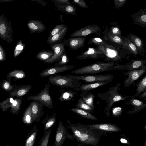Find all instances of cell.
<instances>
[{
  "mask_svg": "<svg viewBox=\"0 0 146 146\" xmlns=\"http://www.w3.org/2000/svg\"><path fill=\"white\" fill-rule=\"evenodd\" d=\"M10 146L8 145H6V146Z\"/></svg>",
  "mask_w": 146,
  "mask_h": 146,
  "instance_id": "obj_57",
  "label": "cell"
},
{
  "mask_svg": "<svg viewBox=\"0 0 146 146\" xmlns=\"http://www.w3.org/2000/svg\"><path fill=\"white\" fill-rule=\"evenodd\" d=\"M66 26L64 24H59L55 26L50 31L47 39H50L52 36L61 31Z\"/></svg>",
  "mask_w": 146,
  "mask_h": 146,
  "instance_id": "obj_46",
  "label": "cell"
},
{
  "mask_svg": "<svg viewBox=\"0 0 146 146\" xmlns=\"http://www.w3.org/2000/svg\"><path fill=\"white\" fill-rule=\"evenodd\" d=\"M98 49L104 55V60L115 63L126 58L127 54H130L127 50L117 44L106 42L104 45L98 46Z\"/></svg>",
  "mask_w": 146,
  "mask_h": 146,
  "instance_id": "obj_1",
  "label": "cell"
},
{
  "mask_svg": "<svg viewBox=\"0 0 146 146\" xmlns=\"http://www.w3.org/2000/svg\"><path fill=\"white\" fill-rule=\"evenodd\" d=\"M104 55L98 48H88V50L81 53L76 57V58L79 60L87 59H104Z\"/></svg>",
  "mask_w": 146,
  "mask_h": 146,
  "instance_id": "obj_13",
  "label": "cell"
},
{
  "mask_svg": "<svg viewBox=\"0 0 146 146\" xmlns=\"http://www.w3.org/2000/svg\"><path fill=\"white\" fill-rule=\"evenodd\" d=\"M59 5H55L58 9L65 12L66 14L72 15L76 14V8L72 4H65L62 3Z\"/></svg>",
  "mask_w": 146,
  "mask_h": 146,
  "instance_id": "obj_31",
  "label": "cell"
},
{
  "mask_svg": "<svg viewBox=\"0 0 146 146\" xmlns=\"http://www.w3.org/2000/svg\"><path fill=\"white\" fill-rule=\"evenodd\" d=\"M120 141L121 142H122V143H127V141L123 138H121L120 139Z\"/></svg>",
  "mask_w": 146,
  "mask_h": 146,
  "instance_id": "obj_54",
  "label": "cell"
},
{
  "mask_svg": "<svg viewBox=\"0 0 146 146\" xmlns=\"http://www.w3.org/2000/svg\"><path fill=\"white\" fill-rule=\"evenodd\" d=\"M139 98H144V100H146V90L143 92L139 96Z\"/></svg>",
  "mask_w": 146,
  "mask_h": 146,
  "instance_id": "obj_53",
  "label": "cell"
},
{
  "mask_svg": "<svg viewBox=\"0 0 146 146\" xmlns=\"http://www.w3.org/2000/svg\"><path fill=\"white\" fill-rule=\"evenodd\" d=\"M66 53V51L62 56L61 59L54 65L56 66H63L67 65L69 62V60L67 56Z\"/></svg>",
  "mask_w": 146,
  "mask_h": 146,
  "instance_id": "obj_47",
  "label": "cell"
},
{
  "mask_svg": "<svg viewBox=\"0 0 146 146\" xmlns=\"http://www.w3.org/2000/svg\"><path fill=\"white\" fill-rule=\"evenodd\" d=\"M11 78H8L3 80L1 83V87L2 89L6 92H9L16 85V84L12 85Z\"/></svg>",
  "mask_w": 146,
  "mask_h": 146,
  "instance_id": "obj_41",
  "label": "cell"
},
{
  "mask_svg": "<svg viewBox=\"0 0 146 146\" xmlns=\"http://www.w3.org/2000/svg\"><path fill=\"white\" fill-rule=\"evenodd\" d=\"M14 0H0V3L7 2L13 1Z\"/></svg>",
  "mask_w": 146,
  "mask_h": 146,
  "instance_id": "obj_55",
  "label": "cell"
},
{
  "mask_svg": "<svg viewBox=\"0 0 146 146\" xmlns=\"http://www.w3.org/2000/svg\"><path fill=\"white\" fill-rule=\"evenodd\" d=\"M110 24L112 25V26L109 30L107 25L106 26L105 28L108 33L115 35L122 36L119 26L117 24V23L114 22L111 23Z\"/></svg>",
  "mask_w": 146,
  "mask_h": 146,
  "instance_id": "obj_37",
  "label": "cell"
},
{
  "mask_svg": "<svg viewBox=\"0 0 146 146\" xmlns=\"http://www.w3.org/2000/svg\"><path fill=\"white\" fill-rule=\"evenodd\" d=\"M25 47V44L23 43L22 40H19L14 49V57H16L19 55L23 51Z\"/></svg>",
  "mask_w": 146,
  "mask_h": 146,
  "instance_id": "obj_43",
  "label": "cell"
},
{
  "mask_svg": "<svg viewBox=\"0 0 146 146\" xmlns=\"http://www.w3.org/2000/svg\"><path fill=\"white\" fill-rule=\"evenodd\" d=\"M32 86L31 85H21L15 86L9 92V96L16 97H22L26 94L31 89Z\"/></svg>",
  "mask_w": 146,
  "mask_h": 146,
  "instance_id": "obj_19",
  "label": "cell"
},
{
  "mask_svg": "<svg viewBox=\"0 0 146 146\" xmlns=\"http://www.w3.org/2000/svg\"><path fill=\"white\" fill-rule=\"evenodd\" d=\"M65 45L62 42L51 45V48L53 50V55L45 62L51 63L59 61L64 53L65 50Z\"/></svg>",
  "mask_w": 146,
  "mask_h": 146,
  "instance_id": "obj_14",
  "label": "cell"
},
{
  "mask_svg": "<svg viewBox=\"0 0 146 146\" xmlns=\"http://www.w3.org/2000/svg\"><path fill=\"white\" fill-rule=\"evenodd\" d=\"M102 30L98 25H90L74 32L70 35L71 37H82L89 35L96 34L99 35Z\"/></svg>",
  "mask_w": 146,
  "mask_h": 146,
  "instance_id": "obj_9",
  "label": "cell"
},
{
  "mask_svg": "<svg viewBox=\"0 0 146 146\" xmlns=\"http://www.w3.org/2000/svg\"><path fill=\"white\" fill-rule=\"evenodd\" d=\"M114 66V63L99 61L74 70L71 73L79 74H95L111 70Z\"/></svg>",
  "mask_w": 146,
  "mask_h": 146,
  "instance_id": "obj_3",
  "label": "cell"
},
{
  "mask_svg": "<svg viewBox=\"0 0 146 146\" xmlns=\"http://www.w3.org/2000/svg\"><path fill=\"white\" fill-rule=\"evenodd\" d=\"M53 54V51L50 50H42L37 54L36 58L45 62L49 59Z\"/></svg>",
  "mask_w": 146,
  "mask_h": 146,
  "instance_id": "obj_38",
  "label": "cell"
},
{
  "mask_svg": "<svg viewBox=\"0 0 146 146\" xmlns=\"http://www.w3.org/2000/svg\"><path fill=\"white\" fill-rule=\"evenodd\" d=\"M85 41L86 39L83 37H72L62 43L68 46L70 50H77L84 45Z\"/></svg>",
  "mask_w": 146,
  "mask_h": 146,
  "instance_id": "obj_17",
  "label": "cell"
},
{
  "mask_svg": "<svg viewBox=\"0 0 146 146\" xmlns=\"http://www.w3.org/2000/svg\"><path fill=\"white\" fill-rule=\"evenodd\" d=\"M58 3L65 4H72L68 0H51Z\"/></svg>",
  "mask_w": 146,
  "mask_h": 146,
  "instance_id": "obj_52",
  "label": "cell"
},
{
  "mask_svg": "<svg viewBox=\"0 0 146 146\" xmlns=\"http://www.w3.org/2000/svg\"><path fill=\"white\" fill-rule=\"evenodd\" d=\"M32 123L39 121L44 113V106L40 102L34 101L30 104Z\"/></svg>",
  "mask_w": 146,
  "mask_h": 146,
  "instance_id": "obj_15",
  "label": "cell"
},
{
  "mask_svg": "<svg viewBox=\"0 0 146 146\" xmlns=\"http://www.w3.org/2000/svg\"><path fill=\"white\" fill-rule=\"evenodd\" d=\"M136 92L133 95L137 97L143 92L146 90V75L136 84Z\"/></svg>",
  "mask_w": 146,
  "mask_h": 146,
  "instance_id": "obj_32",
  "label": "cell"
},
{
  "mask_svg": "<svg viewBox=\"0 0 146 146\" xmlns=\"http://www.w3.org/2000/svg\"><path fill=\"white\" fill-rule=\"evenodd\" d=\"M106 41L103 39L97 37H93L90 39L88 42L89 44H94L98 46L105 44Z\"/></svg>",
  "mask_w": 146,
  "mask_h": 146,
  "instance_id": "obj_45",
  "label": "cell"
},
{
  "mask_svg": "<svg viewBox=\"0 0 146 146\" xmlns=\"http://www.w3.org/2000/svg\"><path fill=\"white\" fill-rule=\"evenodd\" d=\"M145 145H144V146H145Z\"/></svg>",
  "mask_w": 146,
  "mask_h": 146,
  "instance_id": "obj_56",
  "label": "cell"
},
{
  "mask_svg": "<svg viewBox=\"0 0 146 146\" xmlns=\"http://www.w3.org/2000/svg\"><path fill=\"white\" fill-rule=\"evenodd\" d=\"M48 81L50 84L54 86L62 88H72L77 91L79 90L82 84L81 82L76 79L60 74L50 76Z\"/></svg>",
  "mask_w": 146,
  "mask_h": 146,
  "instance_id": "obj_5",
  "label": "cell"
},
{
  "mask_svg": "<svg viewBox=\"0 0 146 146\" xmlns=\"http://www.w3.org/2000/svg\"><path fill=\"white\" fill-rule=\"evenodd\" d=\"M26 74L25 72L20 70H15L9 72L6 75L8 78H14V80L21 79L26 77Z\"/></svg>",
  "mask_w": 146,
  "mask_h": 146,
  "instance_id": "obj_36",
  "label": "cell"
},
{
  "mask_svg": "<svg viewBox=\"0 0 146 146\" xmlns=\"http://www.w3.org/2000/svg\"><path fill=\"white\" fill-rule=\"evenodd\" d=\"M130 18L133 21V24L141 27H146V9L141 8L135 13L130 16Z\"/></svg>",
  "mask_w": 146,
  "mask_h": 146,
  "instance_id": "obj_18",
  "label": "cell"
},
{
  "mask_svg": "<svg viewBox=\"0 0 146 146\" xmlns=\"http://www.w3.org/2000/svg\"><path fill=\"white\" fill-rule=\"evenodd\" d=\"M102 33L104 34L102 36L103 39L107 42L117 44L120 46L123 43V36H121L109 34L105 28Z\"/></svg>",
  "mask_w": 146,
  "mask_h": 146,
  "instance_id": "obj_24",
  "label": "cell"
},
{
  "mask_svg": "<svg viewBox=\"0 0 146 146\" xmlns=\"http://www.w3.org/2000/svg\"><path fill=\"white\" fill-rule=\"evenodd\" d=\"M76 67L73 65L50 67L42 71L39 75L42 78L50 76L70 70Z\"/></svg>",
  "mask_w": 146,
  "mask_h": 146,
  "instance_id": "obj_12",
  "label": "cell"
},
{
  "mask_svg": "<svg viewBox=\"0 0 146 146\" xmlns=\"http://www.w3.org/2000/svg\"><path fill=\"white\" fill-rule=\"evenodd\" d=\"M146 71V66L137 69L128 71L124 73L125 76H127V78H125L124 82V85L125 88H127L140 78Z\"/></svg>",
  "mask_w": 146,
  "mask_h": 146,
  "instance_id": "obj_11",
  "label": "cell"
},
{
  "mask_svg": "<svg viewBox=\"0 0 146 146\" xmlns=\"http://www.w3.org/2000/svg\"><path fill=\"white\" fill-rule=\"evenodd\" d=\"M65 76L68 77L74 78L79 81H84L86 83L109 80L112 81L114 77L113 74H111L80 76L66 75Z\"/></svg>",
  "mask_w": 146,
  "mask_h": 146,
  "instance_id": "obj_8",
  "label": "cell"
},
{
  "mask_svg": "<svg viewBox=\"0 0 146 146\" xmlns=\"http://www.w3.org/2000/svg\"><path fill=\"white\" fill-rule=\"evenodd\" d=\"M56 121L55 113L50 116L48 115L42 122L44 125V133L46 131L55 123Z\"/></svg>",
  "mask_w": 146,
  "mask_h": 146,
  "instance_id": "obj_33",
  "label": "cell"
},
{
  "mask_svg": "<svg viewBox=\"0 0 146 146\" xmlns=\"http://www.w3.org/2000/svg\"><path fill=\"white\" fill-rule=\"evenodd\" d=\"M68 30L66 26L61 31L57 33L48 39H47V43L51 45L56 44L62 39L66 35Z\"/></svg>",
  "mask_w": 146,
  "mask_h": 146,
  "instance_id": "obj_28",
  "label": "cell"
},
{
  "mask_svg": "<svg viewBox=\"0 0 146 146\" xmlns=\"http://www.w3.org/2000/svg\"><path fill=\"white\" fill-rule=\"evenodd\" d=\"M76 107L89 113H93L94 110L87 104L81 98L77 100Z\"/></svg>",
  "mask_w": 146,
  "mask_h": 146,
  "instance_id": "obj_40",
  "label": "cell"
},
{
  "mask_svg": "<svg viewBox=\"0 0 146 146\" xmlns=\"http://www.w3.org/2000/svg\"><path fill=\"white\" fill-rule=\"evenodd\" d=\"M121 83H118L115 86L110 88L106 92L98 94V96L101 99L106 102L107 105L105 108L104 111L108 117L110 115L111 107L115 102L126 100L129 97V96L119 93V91L121 89Z\"/></svg>",
  "mask_w": 146,
  "mask_h": 146,
  "instance_id": "obj_2",
  "label": "cell"
},
{
  "mask_svg": "<svg viewBox=\"0 0 146 146\" xmlns=\"http://www.w3.org/2000/svg\"><path fill=\"white\" fill-rule=\"evenodd\" d=\"M90 129H97L110 132H117L121 129L117 126L110 124H97L88 125Z\"/></svg>",
  "mask_w": 146,
  "mask_h": 146,
  "instance_id": "obj_23",
  "label": "cell"
},
{
  "mask_svg": "<svg viewBox=\"0 0 146 146\" xmlns=\"http://www.w3.org/2000/svg\"><path fill=\"white\" fill-rule=\"evenodd\" d=\"M73 3L74 4H76L80 7L86 8H88L87 4L83 0H73Z\"/></svg>",
  "mask_w": 146,
  "mask_h": 146,
  "instance_id": "obj_50",
  "label": "cell"
},
{
  "mask_svg": "<svg viewBox=\"0 0 146 146\" xmlns=\"http://www.w3.org/2000/svg\"><path fill=\"white\" fill-rule=\"evenodd\" d=\"M22 100V97L17 98L14 100L11 107L10 110L11 113L14 115H17L21 109Z\"/></svg>",
  "mask_w": 146,
  "mask_h": 146,
  "instance_id": "obj_34",
  "label": "cell"
},
{
  "mask_svg": "<svg viewBox=\"0 0 146 146\" xmlns=\"http://www.w3.org/2000/svg\"><path fill=\"white\" fill-rule=\"evenodd\" d=\"M60 93V96L58 98V100L60 102L68 101L71 100L78 93L71 90H66L62 88L59 90Z\"/></svg>",
  "mask_w": 146,
  "mask_h": 146,
  "instance_id": "obj_27",
  "label": "cell"
},
{
  "mask_svg": "<svg viewBox=\"0 0 146 146\" xmlns=\"http://www.w3.org/2000/svg\"><path fill=\"white\" fill-rule=\"evenodd\" d=\"M127 0H115L114 4L115 8L119 9L120 7H122L126 3Z\"/></svg>",
  "mask_w": 146,
  "mask_h": 146,
  "instance_id": "obj_49",
  "label": "cell"
},
{
  "mask_svg": "<svg viewBox=\"0 0 146 146\" xmlns=\"http://www.w3.org/2000/svg\"><path fill=\"white\" fill-rule=\"evenodd\" d=\"M70 129L74 137L79 142L84 144L94 145L98 143V139L91 135L89 131L83 126L79 124H74L72 125Z\"/></svg>",
  "mask_w": 146,
  "mask_h": 146,
  "instance_id": "obj_4",
  "label": "cell"
},
{
  "mask_svg": "<svg viewBox=\"0 0 146 146\" xmlns=\"http://www.w3.org/2000/svg\"><path fill=\"white\" fill-rule=\"evenodd\" d=\"M13 37L11 22L2 14L0 16V38L9 44L12 42Z\"/></svg>",
  "mask_w": 146,
  "mask_h": 146,
  "instance_id": "obj_7",
  "label": "cell"
},
{
  "mask_svg": "<svg viewBox=\"0 0 146 146\" xmlns=\"http://www.w3.org/2000/svg\"><path fill=\"white\" fill-rule=\"evenodd\" d=\"M51 131L50 128L44 133V135L41 138L38 146H47Z\"/></svg>",
  "mask_w": 146,
  "mask_h": 146,
  "instance_id": "obj_44",
  "label": "cell"
},
{
  "mask_svg": "<svg viewBox=\"0 0 146 146\" xmlns=\"http://www.w3.org/2000/svg\"><path fill=\"white\" fill-rule=\"evenodd\" d=\"M69 109L83 118L94 120H97L96 117L90 113L76 107L75 108H70Z\"/></svg>",
  "mask_w": 146,
  "mask_h": 146,
  "instance_id": "obj_30",
  "label": "cell"
},
{
  "mask_svg": "<svg viewBox=\"0 0 146 146\" xmlns=\"http://www.w3.org/2000/svg\"><path fill=\"white\" fill-rule=\"evenodd\" d=\"M22 119L23 123L26 125H31L33 123L30 104L25 111Z\"/></svg>",
  "mask_w": 146,
  "mask_h": 146,
  "instance_id": "obj_39",
  "label": "cell"
},
{
  "mask_svg": "<svg viewBox=\"0 0 146 146\" xmlns=\"http://www.w3.org/2000/svg\"></svg>",
  "mask_w": 146,
  "mask_h": 146,
  "instance_id": "obj_58",
  "label": "cell"
},
{
  "mask_svg": "<svg viewBox=\"0 0 146 146\" xmlns=\"http://www.w3.org/2000/svg\"><path fill=\"white\" fill-rule=\"evenodd\" d=\"M146 60L137 59H132L125 64L121 65L117 63H114L113 69L118 70H126L128 71H132L141 68L145 66Z\"/></svg>",
  "mask_w": 146,
  "mask_h": 146,
  "instance_id": "obj_10",
  "label": "cell"
},
{
  "mask_svg": "<svg viewBox=\"0 0 146 146\" xmlns=\"http://www.w3.org/2000/svg\"><path fill=\"white\" fill-rule=\"evenodd\" d=\"M59 125L56 133L55 139L53 146H61L66 137V129L62 122L59 121Z\"/></svg>",
  "mask_w": 146,
  "mask_h": 146,
  "instance_id": "obj_20",
  "label": "cell"
},
{
  "mask_svg": "<svg viewBox=\"0 0 146 146\" xmlns=\"http://www.w3.org/2000/svg\"><path fill=\"white\" fill-rule=\"evenodd\" d=\"M133 96H130L127 99V102H125L127 105L130 104L133 106L132 109L127 112L128 114H131L138 113L146 107V103H144L143 101L135 98Z\"/></svg>",
  "mask_w": 146,
  "mask_h": 146,
  "instance_id": "obj_16",
  "label": "cell"
},
{
  "mask_svg": "<svg viewBox=\"0 0 146 146\" xmlns=\"http://www.w3.org/2000/svg\"><path fill=\"white\" fill-rule=\"evenodd\" d=\"M51 86L50 84L45 83L44 88L40 93L35 95L28 96L27 99L38 102L49 109H52L53 108V102L49 92Z\"/></svg>",
  "mask_w": 146,
  "mask_h": 146,
  "instance_id": "obj_6",
  "label": "cell"
},
{
  "mask_svg": "<svg viewBox=\"0 0 146 146\" xmlns=\"http://www.w3.org/2000/svg\"><path fill=\"white\" fill-rule=\"evenodd\" d=\"M6 59V53L5 50L2 45L0 44V62L5 61Z\"/></svg>",
  "mask_w": 146,
  "mask_h": 146,
  "instance_id": "obj_51",
  "label": "cell"
},
{
  "mask_svg": "<svg viewBox=\"0 0 146 146\" xmlns=\"http://www.w3.org/2000/svg\"><path fill=\"white\" fill-rule=\"evenodd\" d=\"M36 125H35L33 129L29 133L26 141L25 146H33L37 132Z\"/></svg>",
  "mask_w": 146,
  "mask_h": 146,
  "instance_id": "obj_35",
  "label": "cell"
},
{
  "mask_svg": "<svg viewBox=\"0 0 146 146\" xmlns=\"http://www.w3.org/2000/svg\"><path fill=\"white\" fill-rule=\"evenodd\" d=\"M127 37L137 47L138 54L144 56V53L145 52L144 46L145 45L139 36L133 34L129 33L127 35Z\"/></svg>",
  "mask_w": 146,
  "mask_h": 146,
  "instance_id": "obj_22",
  "label": "cell"
},
{
  "mask_svg": "<svg viewBox=\"0 0 146 146\" xmlns=\"http://www.w3.org/2000/svg\"><path fill=\"white\" fill-rule=\"evenodd\" d=\"M123 43L121 47L128 51L130 54L135 57L138 54L137 49L134 44L127 37L123 36Z\"/></svg>",
  "mask_w": 146,
  "mask_h": 146,
  "instance_id": "obj_25",
  "label": "cell"
},
{
  "mask_svg": "<svg viewBox=\"0 0 146 146\" xmlns=\"http://www.w3.org/2000/svg\"><path fill=\"white\" fill-rule=\"evenodd\" d=\"M14 100L13 97L9 96L5 100L0 102V108L3 112L7 111V109L11 107L12 104Z\"/></svg>",
  "mask_w": 146,
  "mask_h": 146,
  "instance_id": "obj_42",
  "label": "cell"
},
{
  "mask_svg": "<svg viewBox=\"0 0 146 146\" xmlns=\"http://www.w3.org/2000/svg\"><path fill=\"white\" fill-rule=\"evenodd\" d=\"M27 25L31 34L41 33L46 28L42 21L35 19H30Z\"/></svg>",
  "mask_w": 146,
  "mask_h": 146,
  "instance_id": "obj_21",
  "label": "cell"
},
{
  "mask_svg": "<svg viewBox=\"0 0 146 146\" xmlns=\"http://www.w3.org/2000/svg\"><path fill=\"white\" fill-rule=\"evenodd\" d=\"M80 96L87 104L95 109L94 102L95 95L94 94L89 91H82Z\"/></svg>",
  "mask_w": 146,
  "mask_h": 146,
  "instance_id": "obj_29",
  "label": "cell"
},
{
  "mask_svg": "<svg viewBox=\"0 0 146 146\" xmlns=\"http://www.w3.org/2000/svg\"><path fill=\"white\" fill-rule=\"evenodd\" d=\"M111 81V80L91 82L86 84H82L79 88V90L82 91H88L92 90L99 88L105 84L109 83Z\"/></svg>",
  "mask_w": 146,
  "mask_h": 146,
  "instance_id": "obj_26",
  "label": "cell"
},
{
  "mask_svg": "<svg viewBox=\"0 0 146 146\" xmlns=\"http://www.w3.org/2000/svg\"><path fill=\"white\" fill-rule=\"evenodd\" d=\"M123 108L122 107H116L113 108L112 110V115L115 117H118L122 113Z\"/></svg>",
  "mask_w": 146,
  "mask_h": 146,
  "instance_id": "obj_48",
  "label": "cell"
}]
</instances>
